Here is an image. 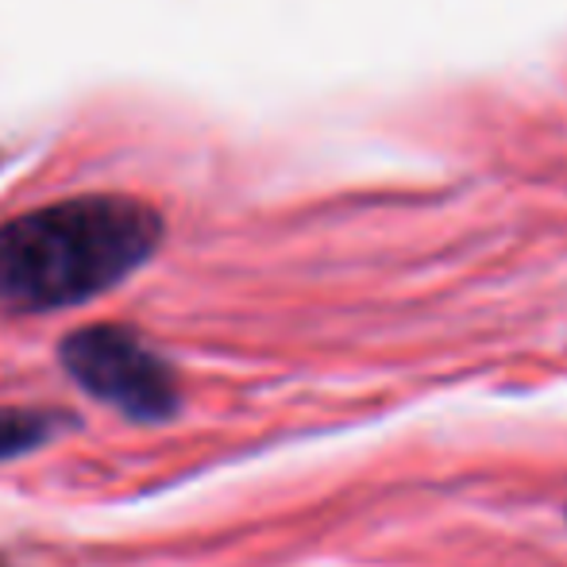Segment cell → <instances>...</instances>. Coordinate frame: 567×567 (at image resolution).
<instances>
[{
	"mask_svg": "<svg viewBox=\"0 0 567 567\" xmlns=\"http://www.w3.org/2000/svg\"><path fill=\"white\" fill-rule=\"evenodd\" d=\"M163 213L140 197L85 194L0 225V309L51 313L132 278L163 244Z\"/></svg>",
	"mask_w": 567,
	"mask_h": 567,
	"instance_id": "6da1fadb",
	"label": "cell"
},
{
	"mask_svg": "<svg viewBox=\"0 0 567 567\" xmlns=\"http://www.w3.org/2000/svg\"><path fill=\"white\" fill-rule=\"evenodd\" d=\"M59 359L85 394L143 425L174 417L182 405L178 374L132 329L120 324L78 329L59 343Z\"/></svg>",
	"mask_w": 567,
	"mask_h": 567,
	"instance_id": "7a4b0ae2",
	"label": "cell"
},
{
	"mask_svg": "<svg viewBox=\"0 0 567 567\" xmlns=\"http://www.w3.org/2000/svg\"><path fill=\"white\" fill-rule=\"evenodd\" d=\"M66 425L54 413L39 410H0V460H16V455L43 449L59 429Z\"/></svg>",
	"mask_w": 567,
	"mask_h": 567,
	"instance_id": "3957f363",
	"label": "cell"
}]
</instances>
